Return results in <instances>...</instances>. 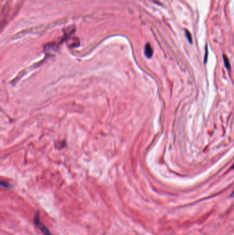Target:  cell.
<instances>
[{
	"label": "cell",
	"mask_w": 234,
	"mask_h": 235,
	"mask_svg": "<svg viewBox=\"0 0 234 235\" xmlns=\"http://www.w3.org/2000/svg\"><path fill=\"white\" fill-rule=\"evenodd\" d=\"M34 222H35V224L39 229H40L41 231L42 232V233L44 235H52L50 233L49 229L47 228L46 225L43 224V223L41 221L40 212H39V211H37L35 214V217H34Z\"/></svg>",
	"instance_id": "cell-1"
},
{
	"label": "cell",
	"mask_w": 234,
	"mask_h": 235,
	"mask_svg": "<svg viewBox=\"0 0 234 235\" xmlns=\"http://www.w3.org/2000/svg\"><path fill=\"white\" fill-rule=\"evenodd\" d=\"M145 55L148 58H151L153 55V50L150 44H147L145 47Z\"/></svg>",
	"instance_id": "cell-2"
},
{
	"label": "cell",
	"mask_w": 234,
	"mask_h": 235,
	"mask_svg": "<svg viewBox=\"0 0 234 235\" xmlns=\"http://www.w3.org/2000/svg\"><path fill=\"white\" fill-rule=\"evenodd\" d=\"M223 59H224V65H225V67L228 69V70H229V69H230V63H229V59H228V58H227V57L225 55H224Z\"/></svg>",
	"instance_id": "cell-3"
},
{
	"label": "cell",
	"mask_w": 234,
	"mask_h": 235,
	"mask_svg": "<svg viewBox=\"0 0 234 235\" xmlns=\"http://www.w3.org/2000/svg\"><path fill=\"white\" fill-rule=\"evenodd\" d=\"M185 36L187 38V40L189 41L190 43H192V39H191V36L190 35V33L188 32L187 31H185Z\"/></svg>",
	"instance_id": "cell-4"
},
{
	"label": "cell",
	"mask_w": 234,
	"mask_h": 235,
	"mask_svg": "<svg viewBox=\"0 0 234 235\" xmlns=\"http://www.w3.org/2000/svg\"><path fill=\"white\" fill-rule=\"evenodd\" d=\"M1 184H2V186H4V187H9V185L8 184V183H6V182H1Z\"/></svg>",
	"instance_id": "cell-5"
},
{
	"label": "cell",
	"mask_w": 234,
	"mask_h": 235,
	"mask_svg": "<svg viewBox=\"0 0 234 235\" xmlns=\"http://www.w3.org/2000/svg\"><path fill=\"white\" fill-rule=\"evenodd\" d=\"M231 197H234V190H233V192H232V194L231 195Z\"/></svg>",
	"instance_id": "cell-6"
},
{
	"label": "cell",
	"mask_w": 234,
	"mask_h": 235,
	"mask_svg": "<svg viewBox=\"0 0 234 235\" xmlns=\"http://www.w3.org/2000/svg\"><path fill=\"white\" fill-rule=\"evenodd\" d=\"M232 168H234V164L233 165V167H232Z\"/></svg>",
	"instance_id": "cell-7"
}]
</instances>
